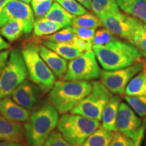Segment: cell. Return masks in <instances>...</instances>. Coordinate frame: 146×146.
<instances>
[{"instance_id":"7a4b0ae2","label":"cell","mask_w":146,"mask_h":146,"mask_svg":"<svg viewBox=\"0 0 146 146\" xmlns=\"http://www.w3.org/2000/svg\"><path fill=\"white\" fill-rule=\"evenodd\" d=\"M59 120V113L45 101L31 113L25 126V136L29 146H43Z\"/></svg>"},{"instance_id":"ee69618b","label":"cell","mask_w":146,"mask_h":146,"mask_svg":"<svg viewBox=\"0 0 146 146\" xmlns=\"http://www.w3.org/2000/svg\"><path fill=\"white\" fill-rule=\"evenodd\" d=\"M145 24H146V23H145Z\"/></svg>"},{"instance_id":"484cf974","label":"cell","mask_w":146,"mask_h":146,"mask_svg":"<svg viewBox=\"0 0 146 146\" xmlns=\"http://www.w3.org/2000/svg\"><path fill=\"white\" fill-rule=\"evenodd\" d=\"M91 9L98 18L104 14L119 12L117 0H92Z\"/></svg>"},{"instance_id":"9c48e42d","label":"cell","mask_w":146,"mask_h":146,"mask_svg":"<svg viewBox=\"0 0 146 146\" xmlns=\"http://www.w3.org/2000/svg\"><path fill=\"white\" fill-rule=\"evenodd\" d=\"M144 62L141 60L130 66L118 70H101V83L112 94L123 95L129 82L143 70Z\"/></svg>"},{"instance_id":"60d3db41","label":"cell","mask_w":146,"mask_h":146,"mask_svg":"<svg viewBox=\"0 0 146 146\" xmlns=\"http://www.w3.org/2000/svg\"><path fill=\"white\" fill-rule=\"evenodd\" d=\"M10 0H0V12L4 8L5 5L9 2Z\"/></svg>"},{"instance_id":"7c38bea8","label":"cell","mask_w":146,"mask_h":146,"mask_svg":"<svg viewBox=\"0 0 146 146\" xmlns=\"http://www.w3.org/2000/svg\"><path fill=\"white\" fill-rule=\"evenodd\" d=\"M99 19L103 26L114 35L129 41L137 23V18L128 16L120 12L104 14Z\"/></svg>"},{"instance_id":"e0dca14e","label":"cell","mask_w":146,"mask_h":146,"mask_svg":"<svg viewBox=\"0 0 146 146\" xmlns=\"http://www.w3.org/2000/svg\"><path fill=\"white\" fill-rule=\"evenodd\" d=\"M121 101L118 96H112L107 104L104 108L102 112V127L107 130L116 132V119L118 108Z\"/></svg>"},{"instance_id":"6da1fadb","label":"cell","mask_w":146,"mask_h":146,"mask_svg":"<svg viewBox=\"0 0 146 146\" xmlns=\"http://www.w3.org/2000/svg\"><path fill=\"white\" fill-rule=\"evenodd\" d=\"M96 58L106 70L126 68L141 60L142 55L130 43L115 39L104 45H93Z\"/></svg>"},{"instance_id":"83f0119b","label":"cell","mask_w":146,"mask_h":146,"mask_svg":"<svg viewBox=\"0 0 146 146\" xmlns=\"http://www.w3.org/2000/svg\"><path fill=\"white\" fill-rule=\"evenodd\" d=\"M77 36L74 33L72 27H66L54 34L44 36V39L47 41L56 42V43H68L72 44H73Z\"/></svg>"},{"instance_id":"e575fe53","label":"cell","mask_w":146,"mask_h":146,"mask_svg":"<svg viewBox=\"0 0 146 146\" xmlns=\"http://www.w3.org/2000/svg\"><path fill=\"white\" fill-rule=\"evenodd\" d=\"M134 141L120 132H114L109 146H133Z\"/></svg>"},{"instance_id":"52a82bcc","label":"cell","mask_w":146,"mask_h":146,"mask_svg":"<svg viewBox=\"0 0 146 146\" xmlns=\"http://www.w3.org/2000/svg\"><path fill=\"white\" fill-rule=\"evenodd\" d=\"M91 84L92 88L90 93L70 112L100 121L104 108L112 94L101 82L94 81Z\"/></svg>"},{"instance_id":"5b68a950","label":"cell","mask_w":146,"mask_h":146,"mask_svg":"<svg viewBox=\"0 0 146 146\" xmlns=\"http://www.w3.org/2000/svg\"><path fill=\"white\" fill-rule=\"evenodd\" d=\"M99 120L79 114H63L58 123V130L73 146H80L100 127Z\"/></svg>"},{"instance_id":"f546056e","label":"cell","mask_w":146,"mask_h":146,"mask_svg":"<svg viewBox=\"0 0 146 146\" xmlns=\"http://www.w3.org/2000/svg\"><path fill=\"white\" fill-rule=\"evenodd\" d=\"M31 5L36 18H43L52 7L54 0H32Z\"/></svg>"},{"instance_id":"44dd1931","label":"cell","mask_w":146,"mask_h":146,"mask_svg":"<svg viewBox=\"0 0 146 146\" xmlns=\"http://www.w3.org/2000/svg\"><path fill=\"white\" fill-rule=\"evenodd\" d=\"M74 17V16L65 10L59 3L54 1L50 10L43 18L59 24L63 28H66L71 27Z\"/></svg>"},{"instance_id":"f35d334b","label":"cell","mask_w":146,"mask_h":146,"mask_svg":"<svg viewBox=\"0 0 146 146\" xmlns=\"http://www.w3.org/2000/svg\"><path fill=\"white\" fill-rule=\"evenodd\" d=\"M144 134H145V130L142 131L137 139L135 141H134V145L133 146H141L142 141H143L144 137Z\"/></svg>"},{"instance_id":"30bf717a","label":"cell","mask_w":146,"mask_h":146,"mask_svg":"<svg viewBox=\"0 0 146 146\" xmlns=\"http://www.w3.org/2000/svg\"><path fill=\"white\" fill-rule=\"evenodd\" d=\"M11 20L23 21L25 34L31 33L35 21L33 11L29 4L18 0H10L0 12V27Z\"/></svg>"},{"instance_id":"7bdbcfd3","label":"cell","mask_w":146,"mask_h":146,"mask_svg":"<svg viewBox=\"0 0 146 146\" xmlns=\"http://www.w3.org/2000/svg\"><path fill=\"white\" fill-rule=\"evenodd\" d=\"M143 72H145V78H146V62L145 61L144 62V68H143Z\"/></svg>"},{"instance_id":"b9f144b4","label":"cell","mask_w":146,"mask_h":146,"mask_svg":"<svg viewBox=\"0 0 146 146\" xmlns=\"http://www.w3.org/2000/svg\"><path fill=\"white\" fill-rule=\"evenodd\" d=\"M18 1H22V2H24V3H30L31 2L32 0H18Z\"/></svg>"},{"instance_id":"5bb4252c","label":"cell","mask_w":146,"mask_h":146,"mask_svg":"<svg viewBox=\"0 0 146 146\" xmlns=\"http://www.w3.org/2000/svg\"><path fill=\"white\" fill-rule=\"evenodd\" d=\"M25 138V127L22 124L9 120L0 114V141L21 143Z\"/></svg>"},{"instance_id":"d4e9b609","label":"cell","mask_w":146,"mask_h":146,"mask_svg":"<svg viewBox=\"0 0 146 146\" xmlns=\"http://www.w3.org/2000/svg\"><path fill=\"white\" fill-rule=\"evenodd\" d=\"M63 27L45 18H36L33 24V33L36 36H48L58 31Z\"/></svg>"},{"instance_id":"4fadbf2b","label":"cell","mask_w":146,"mask_h":146,"mask_svg":"<svg viewBox=\"0 0 146 146\" xmlns=\"http://www.w3.org/2000/svg\"><path fill=\"white\" fill-rule=\"evenodd\" d=\"M41 91L35 83L25 80L13 91L12 100L22 107L32 110L39 103Z\"/></svg>"},{"instance_id":"cb8c5ba5","label":"cell","mask_w":146,"mask_h":146,"mask_svg":"<svg viewBox=\"0 0 146 146\" xmlns=\"http://www.w3.org/2000/svg\"><path fill=\"white\" fill-rule=\"evenodd\" d=\"M24 33V24L20 20H11L0 27V35L10 42L17 40Z\"/></svg>"},{"instance_id":"603a6c76","label":"cell","mask_w":146,"mask_h":146,"mask_svg":"<svg viewBox=\"0 0 146 146\" xmlns=\"http://www.w3.org/2000/svg\"><path fill=\"white\" fill-rule=\"evenodd\" d=\"M128 41L139 51L142 56L146 57V24L138 20L135 28Z\"/></svg>"},{"instance_id":"1f68e13d","label":"cell","mask_w":146,"mask_h":146,"mask_svg":"<svg viewBox=\"0 0 146 146\" xmlns=\"http://www.w3.org/2000/svg\"><path fill=\"white\" fill-rule=\"evenodd\" d=\"M127 104L137 114L141 117H146V104L135 97L125 96Z\"/></svg>"},{"instance_id":"9a60e30c","label":"cell","mask_w":146,"mask_h":146,"mask_svg":"<svg viewBox=\"0 0 146 146\" xmlns=\"http://www.w3.org/2000/svg\"><path fill=\"white\" fill-rule=\"evenodd\" d=\"M0 114L12 121L27 122L31 113L8 97L0 98Z\"/></svg>"},{"instance_id":"7402d4cb","label":"cell","mask_w":146,"mask_h":146,"mask_svg":"<svg viewBox=\"0 0 146 146\" xmlns=\"http://www.w3.org/2000/svg\"><path fill=\"white\" fill-rule=\"evenodd\" d=\"M114 134V131L100 126L80 146H109Z\"/></svg>"},{"instance_id":"ba28073f","label":"cell","mask_w":146,"mask_h":146,"mask_svg":"<svg viewBox=\"0 0 146 146\" xmlns=\"http://www.w3.org/2000/svg\"><path fill=\"white\" fill-rule=\"evenodd\" d=\"M101 69L98 65L94 51H89L70 60L64 80L65 81H91L100 78Z\"/></svg>"},{"instance_id":"836d02e7","label":"cell","mask_w":146,"mask_h":146,"mask_svg":"<svg viewBox=\"0 0 146 146\" xmlns=\"http://www.w3.org/2000/svg\"><path fill=\"white\" fill-rule=\"evenodd\" d=\"M76 35L80 39L92 43L93 39L96 33V29L85 28V27H72Z\"/></svg>"},{"instance_id":"d6a6232c","label":"cell","mask_w":146,"mask_h":146,"mask_svg":"<svg viewBox=\"0 0 146 146\" xmlns=\"http://www.w3.org/2000/svg\"><path fill=\"white\" fill-rule=\"evenodd\" d=\"M43 146H73L66 141L59 131H53Z\"/></svg>"},{"instance_id":"4316f807","label":"cell","mask_w":146,"mask_h":146,"mask_svg":"<svg viewBox=\"0 0 146 146\" xmlns=\"http://www.w3.org/2000/svg\"><path fill=\"white\" fill-rule=\"evenodd\" d=\"M71 27H80L96 29L103 27V24L96 15L86 12L83 15L74 16Z\"/></svg>"},{"instance_id":"74e56055","label":"cell","mask_w":146,"mask_h":146,"mask_svg":"<svg viewBox=\"0 0 146 146\" xmlns=\"http://www.w3.org/2000/svg\"><path fill=\"white\" fill-rule=\"evenodd\" d=\"M9 47H10V44L0 36V52L7 50Z\"/></svg>"},{"instance_id":"8fae6325","label":"cell","mask_w":146,"mask_h":146,"mask_svg":"<svg viewBox=\"0 0 146 146\" xmlns=\"http://www.w3.org/2000/svg\"><path fill=\"white\" fill-rule=\"evenodd\" d=\"M116 127L119 132L133 141H135L142 131L145 130V125L141 118L129 105L124 102H120V104Z\"/></svg>"},{"instance_id":"d590c367","label":"cell","mask_w":146,"mask_h":146,"mask_svg":"<svg viewBox=\"0 0 146 146\" xmlns=\"http://www.w3.org/2000/svg\"><path fill=\"white\" fill-rule=\"evenodd\" d=\"M10 52L9 51H3L0 52V74L4 68L7 61H8Z\"/></svg>"},{"instance_id":"8d00e7d4","label":"cell","mask_w":146,"mask_h":146,"mask_svg":"<svg viewBox=\"0 0 146 146\" xmlns=\"http://www.w3.org/2000/svg\"><path fill=\"white\" fill-rule=\"evenodd\" d=\"M0 146H27L19 142L14 141H0Z\"/></svg>"},{"instance_id":"f1b7e54d","label":"cell","mask_w":146,"mask_h":146,"mask_svg":"<svg viewBox=\"0 0 146 146\" xmlns=\"http://www.w3.org/2000/svg\"><path fill=\"white\" fill-rule=\"evenodd\" d=\"M55 1L74 16L83 15L87 12L86 8L76 0H55Z\"/></svg>"},{"instance_id":"ffe728a7","label":"cell","mask_w":146,"mask_h":146,"mask_svg":"<svg viewBox=\"0 0 146 146\" xmlns=\"http://www.w3.org/2000/svg\"><path fill=\"white\" fill-rule=\"evenodd\" d=\"M45 47H48L63 58L66 60H72L83 54L82 52L72 43H56L46 41L44 43Z\"/></svg>"},{"instance_id":"ab89813d","label":"cell","mask_w":146,"mask_h":146,"mask_svg":"<svg viewBox=\"0 0 146 146\" xmlns=\"http://www.w3.org/2000/svg\"><path fill=\"white\" fill-rule=\"evenodd\" d=\"M76 1H78L81 5H83L85 8L89 9V10L91 9V4L92 0H76Z\"/></svg>"},{"instance_id":"8992f818","label":"cell","mask_w":146,"mask_h":146,"mask_svg":"<svg viewBox=\"0 0 146 146\" xmlns=\"http://www.w3.org/2000/svg\"><path fill=\"white\" fill-rule=\"evenodd\" d=\"M27 69L23 55L15 49L10 55L0 74V98L12 96L13 91L26 80Z\"/></svg>"},{"instance_id":"3957f363","label":"cell","mask_w":146,"mask_h":146,"mask_svg":"<svg viewBox=\"0 0 146 146\" xmlns=\"http://www.w3.org/2000/svg\"><path fill=\"white\" fill-rule=\"evenodd\" d=\"M92 84L87 81H58L49 94V101L59 114L70 112L88 95Z\"/></svg>"},{"instance_id":"277c9868","label":"cell","mask_w":146,"mask_h":146,"mask_svg":"<svg viewBox=\"0 0 146 146\" xmlns=\"http://www.w3.org/2000/svg\"><path fill=\"white\" fill-rule=\"evenodd\" d=\"M21 53L31 80L42 91L47 92L50 90L56 83V77L40 56L37 44L27 42Z\"/></svg>"},{"instance_id":"ac0fdd59","label":"cell","mask_w":146,"mask_h":146,"mask_svg":"<svg viewBox=\"0 0 146 146\" xmlns=\"http://www.w3.org/2000/svg\"><path fill=\"white\" fill-rule=\"evenodd\" d=\"M117 3L125 13L146 23V0H117Z\"/></svg>"},{"instance_id":"2e32d148","label":"cell","mask_w":146,"mask_h":146,"mask_svg":"<svg viewBox=\"0 0 146 146\" xmlns=\"http://www.w3.org/2000/svg\"><path fill=\"white\" fill-rule=\"evenodd\" d=\"M39 53L42 59L55 75L58 78L64 77L68 66L65 59L45 45H39Z\"/></svg>"},{"instance_id":"d6986e66","label":"cell","mask_w":146,"mask_h":146,"mask_svg":"<svg viewBox=\"0 0 146 146\" xmlns=\"http://www.w3.org/2000/svg\"><path fill=\"white\" fill-rule=\"evenodd\" d=\"M126 96L135 97L146 104V78L143 70L133 77L125 88Z\"/></svg>"},{"instance_id":"4dcf8cb0","label":"cell","mask_w":146,"mask_h":146,"mask_svg":"<svg viewBox=\"0 0 146 146\" xmlns=\"http://www.w3.org/2000/svg\"><path fill=\"white\" fill-rule=\"evenodd\" d=\"M116 39L114 37V34L110 32L108 29H100L95 33L94 39L92 41L93 45H104L108 44L110 42Z\"/></svg>"}]
</instances>
